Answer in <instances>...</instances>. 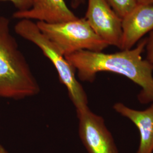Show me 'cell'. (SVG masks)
<instances>
[{"label": "cell", "instance_id": "cell-1", "mask_svg": "<svg viewBox=\"0 0 153 153\" xmlns=\"http://www.w3.org/2000/svg\"><path fill=\"white\" fill-rule=\"evenodd\" d=\"M146 42L147 38L144 39L136 48L114 53L82 50L65 57L82 81L93 82L102 71L121 74L141 87L138 95L141 102H153V65L142 57Z\"/></svg>", "mask_w": 153, "mask_h": 153}, {"label": "cell", "instance_id": "cell-2", "mask_svg": "<svg viewBox=\"0 0 153 153\" xmlns=\"http://www.w3.org/2000/svg\"><path fill=\"white\" fill-rule=\"evenodd\" d=\"M38 82L10 31V21L0 16V98L16 100L40 92Z\"/></svg>", "mask_w": 153, "mask_h": 153}, {"label": "cell", "instance_id": "cell-3", "mask_svg": "<svg viewBox=\"0 0 153 153\" xmlns=\"http://www.w3.org/2000/svg\"><path fill=\"white\" fill-rule=\"evenodd\" d=\"M16 34L35 44L52 64L60 82L65 86L69 98L76 111L88 107L87 95L76 76V71L58 48L31 20L21 19L14 27Z\"/></svg>", "mask_w": 153, "mask_h": 153}, {"label": "cell", "instance_id": "cell-4", "mask_svg": "<svg viewBox=\"0 0 153 153\" xmlns=\"http://www.w3.org/2000/svg\"><path fill=\"white\" fill-rule=\"evenodd\" d=\"M36 25L64 56L82 50L102 52L109 46L94 31L85 18L53 24L38 22Z\"/></svg>", "mask_w": 153, "mask_h": 153}, {"label": "cell", "instance_id": "cell-5", "mask_svg": "<svg viewBox=\"0 0 153 153\" xmlns=\"http://www.w3.org/2000/svg\"><path fill=\"white\" fill-rule=\"evenodd\" d=\"M78 134L88 153H119L103 118L86 107L76 111Z\"/></svg>", "mask_w": 153, "mask_h": 153}, {"label": "cell", "instance_id": "cell-6", "mask_svg": "<svg viewBox=\"0 0 153 153\" xmlns=\"http://www.w3.org/2000/svg\"><path fill=\"white\" fill-rule=\"evenodd\" d=\"M87 11L84 17L94 31L109 45L121 48L122 18L106 0H88Z\"/></svg>", "mask_w": 153, "mask_h": 153}, {"label": "cell", "instance_id": "cell-7", "mask_svg": "<svg viewBox=\"0 0 153 153\" xmlns=\"http://www.w3.org/2000/svg\"><path fill=\"white\" fill-rule=\"evenodd\" d=\"M120 49L132 47L148 33L153 31V4H137L122 18Z\"/></svg>", "mask_w": 153, "mask_h": 153}, {"label": "cell", "instance_id": "cell-8", "mask_svg": "<svg viewBox=\"0 0 153 153\" xmlns=\"http://www.w3.org/2000/svg\"><path fill=\"white\" fill-rule=\"evenodd\" d=\"M13 16L16 19H35L50 24L68 22L78 18L64 0H33L31 9L16 11Z\"/></svg>", "mask_w": 153, "mask_h": 153}, {"label": "cell", "instance_id": "cell-9", "mask_svg": "<svg viewBox=\"0 0 153 153\" xmlns=\"http://www.w3.org/2000/svg\"><path fill=\"white\" fill-rule=\"evenodd\" d=\"M114 109L137 126L140 140L136 153H153V104L147 109L139 111L131 108L122 103H116Z\"/></svg>", "mask_w": 153, "mask_h": 153}, {"label": "cell", "instance_id": "cell-10", "mask_svg": "<svg viewBox=\"0 0 153 153\" xmlns=\"http://www.w3.org/2000/svg\"><path fill=\"white\" fill-rule=\"evenodd\" d=\"M106 1L121 18L137 5L136 0H106Z\"/></svg>", "mask_w": 153, "mask_h": 153}, {"label": "cell", "instance_id": "cell-11", "mask_svg": "<svg viewBox=\"0 0 153 153\" xmlns=\"http://www.w3.org/2000/svg\"><path fill=\"white\" fill-rule=\"evenodd\" d=\"M10 1L16 7L17 11H25L29 10L33 6V0H0Z\"/></svg>", "mask_w": 153, "mask_h": 153}, {"label": "cell", "instance_id": "cell-12", "mask_svg": "<svg viewBox=\"0 0 153 153\" xmlns=\"http://www.w3.org/2000/svg\"><path fill=\"white\" fill-rule=\"evenodd\" d=\"M145 48L147 52V60L153 65V31L149 33Z\"/></svg>", "mask_w": 153, "mask_h": 153}, {"label": "cell", "instance_id": "cell-13", "mask_svg": "<svg viewBox=\"0 0 153 153\" xmlns=\"http://www.w3.org/2000/svg\"><path fill=\"white\" fill-rule=\"evenodd\" d=\"M85 0H71V4L73 9H76L85 4Z\"/></svg>", "mask_w": 153, "mask_h": 153}, {"label": "cell", "instance_id": "cell-14", "mask_svg": "<svg viewBox=\"0 0 153 153\" xmlns=\"http://www.w3.org/2000/svg\"><path fill=\"white\" fill-rule=\"evenodd\" d=\"M137 4L149 5L153 4V0H136Z\"/></svg>", "mask_w": 153, "mask_h": 153}, {"label": "cell", "instance_id": "cell-15", "mask_svg": "<svg viewBox=\"0 0 153 153\" xmlns=\"http://www.w3.org/2000/svg\"><path fill=\"white\" fill-rule=\"evenodd\" d=\"M0 153H8L5 148L0 144Z\"/></svg>", "mask_w": 153, "mask_h": 153}]
</instances>
